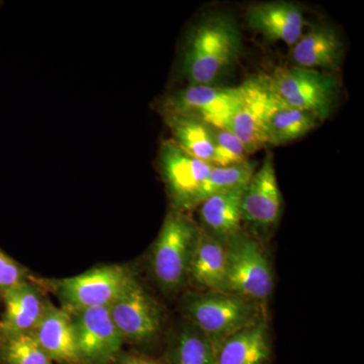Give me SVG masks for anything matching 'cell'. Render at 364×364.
I'll return each instance as SVG.
<instances>
[{
    "label": "cell",
    "instance_id": "1",
    "mask_svg": "<svg viewBox=\"0 0 364 364\" xmlns=\"http://www.w3.org/2000/svg\"><path fill=\"white\" fill-rule=\"evenodd\" d=\"M182 318L207 337L215 353L236 333L267 318L264 304L224 291H188L182 294Z\"/></svg>",
    "mask_w": 364,
    "mask_h": 364
},
{
    "label": "cell",
    "instance_id": "2",
    "mask_svg": "<svg viewBox=\"0 0 364 364\" xmlns=\"http://www.w3.org/2000/svg\"><path fill=\"white\" fill-rule=\"evenodd\" d=\"M241 33L231 16L215 14L196 26L189 37L183 72L191 85H212L236 61Z\"/></svg>",
    "mask_w": 364,
    "mask_h": 364
},
{
    "label": "cell",
    "instance_id": "3",
    "mask_svg": "<svg viewBox=\"0 0 364 364\" xmlns=\"http://www.w3.org/2000/svg\"><path fill=\"white\" fill-rule=\"evenodd\" d=\"M198 233V226L178 210L163 223L149 257L151 274L163 293L178 294L188 284Z\"/></svg>",
    "mask_w": 364,
    "mask_h": 364
},
{
    "label": "cell",
    "instance_id": "4",
    "mask_svg": "<svg viewBox=\"0 0 364 364\" xmlns=\"http://www.w3.org/2000/svg\"><path fill=\"white\" fill-rule=\"evenodd\" d=\"M224 293L267 304L274 287V277L262 243L242 230L226 244Z\"/></svg>",
    "mask_w": 364,
    "mask_h": 364
},
{
    "label": "cell",
    "instance_id": "5",
    "mask_svg": "<svg viewBox=\"0 0 364 364\" xmlns=\"http://www.w3.org/2000/svg\"><path fill=\"white\" fill-rule=\"evenodd\" d=\"M138 280L124 265H104L53 282V289L66 311L107 308Z\"/></svg>",
    "mask_w": 364,
    "mask_h": 364
},
{
    "label": "cell",
    "instance_id": "6",
    "mask_svg": "<svg viewBox=\"0 0 364 364\" xmlns=\"http://www.w3.org/2000/svg\"><path fill=\"white\" fill-rule=\"evenodd\" d=\"M265 77L270 90L291 107L311 112L322 122L331 114L339 87L333 76L293 67L277 68Z\"/></svg>",
    "mask_w": 364,
    "mask_h": 364
},
{
    "label": "cell",
    "instance_id": "7",
    "mask_svg": "<svg viewBox=\"0 0 364 364\" xmlns=\"http://www.w3.org/2000/svg\"><path fill=\"white\" fill-rule=\"evenodd\" d=\"M109 310L124 342L147 346L161 336L164 321L161 306L139 280L124 291Z\"/></svg>",
    "mask_w": 364,
    "mask_h": 364
},
{
    "label": "cell",
    "instance_id": "8",
    "mask_svg": "<svg viewBox=\"0 0 364 364\" xmlns=\"http://www.w3.org/2000/svg\"><path fill=\"white\" fill-rule=\"evenodd\" d=\"M280 214L282 195L272 154L267 153L259 169L255 170L244 189L241 200L242 225L248 226V233L261 242L277 226Z\"/></svg>",
    "mask_w": 364,
    "mask_h": 364
},
{
    "label": "cell",
    "instance_id": "9",
    "mask_svg": "<svg viewBox=\"0 0 364 364\" xmlns=\"http://www.w3.org/2000/svg\"><path fill=\"white\" fill-rule=\"evenodd\" d=\"M159 166L173 210L183 213L196 208L198 193L213 165L191 156L173 141H165L160 148Z\"/></svg>",
    "mask_w": 364,
    "mask_h": 364
},
{
    "label": "cell",
    "instance_id": "10",
    "mask_svg": "<svg viewBox=\"0 0 364 364\" xmlns=\"http://www.w3.org/2000/svg\"><path fill=\"white\" fill-rule=\"evenodd\" d=\"M246 90V81L237 87L191 85L171 95L165 102L164 112L191 114L210 126L224 128L241 107Z\"/></svg>",
    "mask_w": 364,
    "mask_h": 364
},
{
    "label": "cell",
    "instance_id": "11",
    "mask_svg": "<svg viewBox=\"0 0 364 364\" xmlns=\"http://www.w3.org/2000/svg\"><path fill=\"white\" fill-rule=\"evenodd\" d=\"M69 313L73 318L83 364H111L122 352L124 341L112 321L109 306Z\"/></svg>",
    "mask_w": 364,
    "mask_h": 364
},
{
    "label": "cell",
    "instance_id": "12",
    "mask_svg": "<svg viewBox=\"0 0 364 364\" xmlns=\"http://www.w3.org/2000/svg\"><path fill=\"white\" fill-rule=\"evenodd\" d=\"M246 82L243 102L224 128L241 141L249 155L268 145L265 130L268 85L267 77L248 79Z\"/></svg>",
    "mask_w": 364,
    "mask_h": 364
},
{
    "label": "cell",
    "instance_id": "13",
    "mask_svg": "<svg viewBox=\"0 0 364 364\" xmlns=\"http://www.w3.org/2000/svg\"><path fill=\"white\" fill-rule=\"evenodd\" d=\"M33 334L53 363L83 364L71 314L46 303L44 315Z\"/></svg>",
    "mask_w": 364,
    "mask_h": 364
},
{
    "label": "cell",
    "instance_id": "14",
    "mask_svg": "<svg viewBox=\"0 0 364 364\" xmlns=\"http://www.w3.org/2000/svg\"><path fill=\"white\" fill-rule=\"evenodd\" d=\"M246 23L253 31L272 41L293 46L303 35V11L287 1L265 2L249 7Z\"/></svg>",
    "mask_w": 364,
    "mask_h": 364
},
{
    "label": "cell",
    "instance_id": "15",
    "mask_svg": "<svg viewBox=\"0 0 364 364\" xmlns=\"http://www.w3.org/2000/svg\"><path fill=\"white\" fill-rule=\"evenodd\" d=\"M2 294L4 313L0 320V339L33 332L44 315L47 303L39 289L26 280Z\"/></svg>",
    "mask_w": 364,
    "mask_h": 364
},
{
    "label": "cell",
    "instance_id": "16",
    "mask_svg": "<svg viewBox=\"0 0 364 364\" xmlns=\"http://www.w3.org/2000/svg\"><path fill=\"white\" fill-rule=\"evenodd\" d=\"M226 245L198 227L189 265L188 284L196 291H223L226 274Z\"/></svg>",
    "mask_w": 364,
    "mask_h": 364
},
{
    "label": "cell",
    "instance_id": "17",
    "mask_svg": "<svg viewBox=\"0 0 364 364\" xmlns=\"http://www.w3.org/2000/svg\"><path fill=\"white\" fill-rule=\"evenodd\" d=\"M343 57V42L336 31L325 25L313 26L293 46L291 60L299 68H338Z\"/></svg>",
    "mask_w": 364,
    "mask_h": 364
},
{
    "label": "cell",
    "instance_id": "18",
    "mask_svg": "<svg viewBox=\"0 0 364 364\" xmlns=\"http://www.w3.org/2000/svg\"><path fill=\"white\" fill-rule=\"evenodd\" d=\"M273 355L267 318L236 333L215 352L217 364H272Z\"/></svg>",
    "mask_w": 364,
    "mask_h": 364
},
{
    "label": "cell",
    "instance_id": "19",
    "mask_svg": "<svg viewBox=\"0 0 364 364\" xmlns=\"http://www.w3.org/2000/svg\"><path fill=\"white\" fill-rule=\"evenodd\" d=\"M321 123L322 121L315 114L287 104L268 86L265 117L268 145L280 146L293 142L306 135Z\"/></svg>",
    "mask_w": 364,
    "mask_h": 364
},
{
    "label": "cell",
    "instance_id": "20",
    "mask_svg": "<svg viewBox=\"0 0 364 364\" xmlns=\"http://www.w3.org/2000/svg\"><path fill=\"white\" fill-rule=\"evenodd\" d=\"M245 188L210 196L198 207L200 219L198 227L225 245L243 230L241 200Z\"/></svg>",
    "mask_w": 364,
    "mask_h": 364
},
{
    "label": "cell",
    "instance_id": "21",
    "mask_svg": "<svg viewBox=\"0 0 364 364\" xmlns=\"http://www.w3.org/2000/svg\"><path fill=\"white\" fill-rule=\"evenodd\" d=\"M162 359L165 364H217L207 337L183 318L167 334Z\"/></svg>",
    "mask_w": 364,
    "mask_h": 364
},
{
    "label": "cell",
    "instance_id": "22",
    "mask_svg": "<svg viewBox=\"0 0 364 364\" xmlns=\"http://www.w3.org/2000/svg\"><path fill=\"white\" fill-rule=\"evenodd\" d=\"M164 119L177 146L196 159L212 164L215 152L213 126L181 112H164Z\"/></svg>",
    "mask_w": 364,
    "mask_h": 364
},
{
    "label": "cell",
    "instance_id": "23",
    "mask_svg": "<svg viewBox=\"0 0 364 364\" xmlns=\"http://www.w3.org/2000/svg\"><path fill=\"white\" fill-rule=\"evenodd\" d=\"M255 169V164L248 160L229 166H213L198 193L196 208L210 196L247 186Z\"/></svg>",
    "mask_w": 364,
    "mask_h": 364
},
{
    "label": "cell",
    "instance_id": "24",
    "mask_svg": "<svg viewBox=\"0 0 364 364\" xmlns=\"http://www.w3.org/2000/svg\"><path fill=\"white\" fill-rule=\"evenodd\" d=\"M0 355L6 364H53L33 332L1 339Z\"/></svg>",
    "mask_w": 364,
    "mask_h": 364
},
{
    "label": "cell",
    "instance_id": "25",
    "mask_svg": "<svg viewBox=\"0 0 364 364\" xmlns=\"http://www.w3.org/2000/svg\"><path fill=\"white\" fill-rule=\"evenodd\" d=\"M213 136L215 141L213 166H229L247 160V151L231 131L226 128L213 127Z\"/></svg>",
    "mask_w": 364,
    "mask_h": 364
},
{
    "label": "cell",
    "instance_id": "26",
    "mask_svg": "<svg viewBox=\"0 0 364 364\" xmlns=\"http://www.w3.org/2000/svg\"><path fill=\"white\" fill-rule=\"evenodd\" d=\"M26 282L25 270L18 263L0 251V289L6 291L21 282Z\"/></svg>",
    "mask_w": 364,
    "mask_h": 364
},
{
    "label": "cell",
    "instance_id": "27",
    "mask_svg": "<svg viewBox=\"0 0 364 364\" xmlns=\"http://www.w3.org/2000/svg\"><path fill=\"white\" fill-rule=\"evenodd\" d=\"M111 364H165L162 358H155L140 352H119Z\"/></svg>",
    "mask_w": 364,
    "mask_h": 364
},
{
    "label": "cell",
    "instance_id": "28",
    "mask_svg": "<svg viewBox=\"0 0 364 364\" xmlns=\"http://www.w3.org/2000/svg\"><path fill=\"white\" fill-rule=\"evenodd\" d=\"M1 293H2L1 289H0V294H1Z\"/></svg>",
    "mask_w": 364,
    "mask_h": 364
}]
</instances>
